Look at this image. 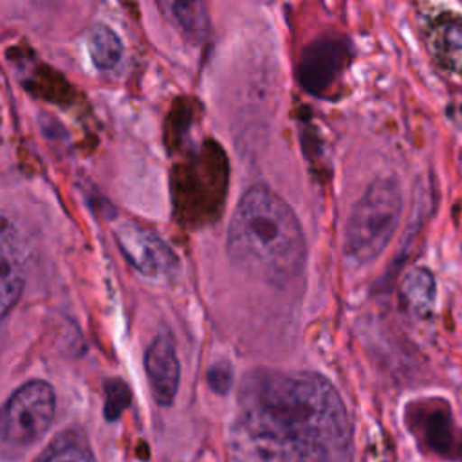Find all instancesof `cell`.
Segmentation results:
<instances>
[{
    "instance_id": "5bb4252c",
    "label": "cell",
    "mask_w": 462,
    "mask_h": 462,
    "mask_svg": "<svg viewBox=\"0 0 462 462\" xmlns=\"http://www.w3.org/2000/svg\"><path fill=\"white\" fill-rule=\"evenodd\" d=\"M130 404V390L121 379H110L105 384V417L116 420Z\"/></svg>"
},
{
    "instance_id": "6da1fadb",
    "label": "cell",
    "mask_w": 462,
    "mask_h": 462,
    "mask_svg": "<svg viewBox=\"0 0 462 462\" xmlns=\"http://www.w3.org/2000/svg\"><path fill=\"white\" fill-rule=\"evenodd\" d=\"M350 424L319 374L253 370L238 390L231 446L238 462H339Z\"/></svg>"
},
{
    "instance_id": "ba28073f",
    "label": "cell",
    "mask_w": 462,
    "mask_h": 462,
    "mask_svg": "<svg viewBox=\"0 0 462 462\" xmlns=\"http://www.w3.org/2000/svg\"><path fill=\"white\" fill-rule=\"evenodd\" d=\"M144 368L155 402L161 406H170L177 395L180 366L175 343L168 332L157 334L148 345L144 354Z\"/></svg>"
},
{
    "instance_id": "9c48e42d",
    "label": "cell",
    "mask_w": 462,
    "mask_h": 462,
    "mask_svg": "<svg viewBox=\"0 0 462 462\" xmlns=\"http://www.w3.org/2000/svg\"><path fill=\"white\" fill-rule=\"evenodd\" d=\"M0 310L5 318L9 310L18 303L23 285V254H22V242L16 227L4 218L2 220V235H0Z\"/></svg>"
},
{
    "instance_id": "e0dca14e",
    "label": "cell",
    "mask_w": 462,
    "mask_h": 462,
    "mask_svg": "<svg viewBox=\"0 0 462 462\" xmlns=\"http://www.w3.org/2000/svg\"><path fill=\"white\" fill-rule=\"evenodd\" d=\"M460 112H462V106H460Z\"/></svg>"
},
{
    "instance_id": "8992f818",
    "label": "cell",
    "mask_w": 462,
    "mask_h": 462,
    "mask_svg": "<svg viewBox=\"0 0 462 462\" xmlns=\"http://www.w3.org/2000/svg\"><path fill=\"white\" fill-rule=\"evenodd\" d=\"M410 419L411 428L430 451L442 458H462V430L457 426L448 402L426 401L415 404Z\"/></svg>"
},
{
    "instance_id": "7a4b0ae2",
    "label": "cell",
    "mask_w": 462,
    "mask_h": 462,
    "mask_svg": "<svg viewBox=\"0 0 462 462\" xmlns=\"http://www.w3.org/2000/svg\"><path fill=\"white\" fill-rule=\"evenodd\" d=\"M227 254L242 271L287 285L305 267L307 245L294 209L265 184L244 191L227 227Z\"/></svg>"
},
{
    "instance_id": "3957f363",
    "label": "cell",
    "mask_w": 462,
    "mask_h": 462,
    "mask_svg": "<svg viewBox=\"0 0 462 462\" xmlns=\"http://www.w3.org/2000/svg\"><path fill=\"white\" fill-rule=\"evenodd\" d=\"M402 215V189L395 177L370 182L354 204L346 227L343 253L354 265L375 260L393 238Z\"/></svg>"
},
{
    "instance_id": "277c9868",
    "label": "cell",
    "mask_w": 462,
    "mask_h": 462,
    "mask_svg": "<svg viewBox=\"0 0 462 462\" xmlns=\"http://www.w3.org/2000/svg\"><path fill=\"white\" fill-rule=\"evenodd\" d=\"M56 397L45 381L22 384L5 402L2 415V449L4 457H18L49 430L54 419Z\"/></svg>"
},
{
    "instance_id": "30bf717a",
    "label": "cell",
    "mask_w": 462,
    "mask_h": 462,
    "mask_svg": "<svg viewBox=\"0 0 462 462\" xmlns=\"http://www.w3.org/2000/svg\"><path fill=\"white\" fill-rule=\"evenodd\" d=\"M164 16L191 42H204L209 18L204 0H155Z\"/></svg>"
},
{
    "instance_id": "7c38bea8",
    "label": "cell",
    "mask_w": 462,
    "mask_h": 462,
    "mask_svg": "<svg viewBox=\"0 0 462 462\" xmlns=\"http://www.w3.org/2000/svg\"><path fill=\"white\" fill-rule=\"evenodd\" d=\"M87 49L90 61L101 72L114 70L119 65L125 52L123 42L117 36V32L103 22L90 25L87 32Z\"/></svg>"
},
{
    "instance_id": "8fae6325",
    "label": "cell",
    "mask_w": 462,
    "mask_h": 462,
    "mask_svg": "<svg viewBox=\"0 0 462 462\" xmlns=\"http://www.w3.org/2000/svg\"><path fill=\"white\" fill-rule=\"evenodd\" d=\"M401 298L417 318H428L437 303V282L430 269L411 267L401 282Z\"/></svg>"
},
{
    "instance_id": "2e32d148",
    "label": "cell",
    "mask_w": 462,
    "mask_h": 462,
    "mask_svg": "<svg viewBox=\"0 0 462 462\" xmlns=\"http://www.w3.org/2000/svg\"><path fill=\"white\" fill-rule=\"evenodd\" d=\"M442 40L448 49L462 52V22H451L442 29Z\"/></svg>"
},
{
    "instance_id": "4fadbf2b",
    "label": "cell",
    "mask_w": 462,
    "mask_h": 462,
    "mask_svg": "<svg viewBox=\"0 0 462 462\" xmlns=\"http://www.w3.org/2000/svg\"><path fill=\"white\" fill-rule=\"evenodd\" d=\"M32 462H96L87 439L74 430L54 437Z\"/></svg>"
},
{
    "instance_id": "52a82bcc",
    "label": "cell",
    "mask_w": 462,
    "mask_h": 462,
    "mask_svg": "<svg viewBox=\"0 0 462 462\" xmlns=\"http://www.w3.org/2000/svg\"><path fill=\"white\" fill-rule=\"evenodd\" d=\"M346 43L337 38H319L309 43L298 63V81L312 96H321L346 65Z\"/></svg>"
},
{
    "instance_id": "5b68a950",
    "label": "cell",
    "mask_w": 462,
    "mask_h": 462,
    "mask_svg": "<svg viewBox=\"0 0 462 462\" xmlns=\"http://www.w3.org/2000/svg\"><path fill=\"white\" fill-rule=\"evenodd\" d=\"M114 236L126 262L146 280L162 283L179 273V258L173 249L150 227L125 220L114 229Z\"/></svg>"
},
{
    "instance_id": "9a60e30c",
    "label": "cell",
    "mask_w": 462,
    "mask_h": 462,
    "mask_svg": "<svg viewBox=\"0 0 462 462\" xmlns=\"http://www.w3.org/2000/svg\"><path fill=\"white\" fill-rule=\"evenodd\" d=\"M208 381L211 384V388L218 393H226L229 384H231V370L227 365H215L209 372H208Z\"/></svg>"
}]
</instances>
